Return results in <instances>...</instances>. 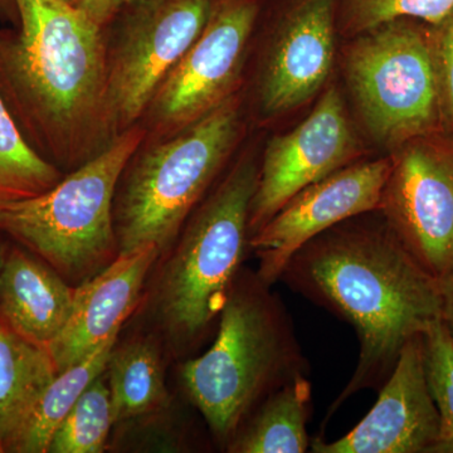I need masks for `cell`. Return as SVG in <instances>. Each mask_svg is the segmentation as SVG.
<instances>
[{
  "label": "cell",
  "instance_id": "83f0119b",
  "mask_svg": "<svg viewBox=\"0 0 453 453\" xmlns=\"http://www.w3.org/2000/svg\"><path fill=\"white\" fill-rule=\"evenodd\" d=\"M5 250H7V246H4V243H2V241H0V266H2L3 257H4Z\"/></svg>",
  "mask_w": 453,
  "mask_h": 453
},
{
  "label": "cell",
  "instance_id": "ac0fdd59",
  "mask_svg": "<svg viewBox=\"0 0 453 453\" xmlns=\"http://www.w3.org/2000/svg\"><path fill=\"white\" fill-rule=\"evenodd\" d=\"M312 387L308 375L267 395L244 419L226 447L228 453H305L311 446L308 422Z\"/></svg>",
  "mask_w": 453,
  "mask_h": 453
},
{
  "label": "cell",
  "instance_id": "1f68e13d",
  "mask_svg": "<svg viewBox=\"0 0 453 453\" xmlns=\"http://www.w3.org/2000/svg\"><path fill=\"white\" fill-rule=\"evenodd\" d=\"M3 2H4V0H0V4H2Z\"/></svg>",
  "mask_w": 453,
  "mask_h": 453
},
{
  "label": "cell",
  "instance_id": "52a82bcc",
  "mask_svg": "<svg viewBox=\"0 0 453 453\" xmlns=\"http://www.w3.org/2000/svg\"><path fill=\"white\" fill-rule=\"evenodd\" d=\"M347 74L365 127L390 150L445 129L428 28L414 20H393L357 35Z\"/></svg>",
  "mask_w": 453,
  "mask_h": 453
},
{
  "label": "cell",
  "instance_id": "9a60e30c",
  "mask_svg": "<svg viewBox=\"0 0 453 453\" xmlns=\"http://www.w3.org/2000/svg\"><path fill=\"white\" fill-rule=\"evenodd\" d=\"M160 251L148 246L120 255L96 276L77 286L73 312L49 350L57 372L79 365L138 311L149 275Z\"/></svg>",
  "mask_w": 453,
  "mask_h": 453
},
{
  "label": "cell",
  "instance_id": "3957f363",
  "mask_svg": "<svg viewBox=\"0 0 453 453\" xmlns=\"http://www.w3.org/2000/svg\"><path fill=\"white\" fill-rule=\"evenodd\" d=\"M308 372L285 303L257 271L242 267L213 344L202 356L181 363L179 380L211 440L226 451L244 419L267 395Z\"/></svg>",
  "mask_w": 453,
  "mask_h": 453
},
{
  "label": "cell",
  "instance_id": "cb8c5ba5",
  "mask_svg": "<svg viewBox=\"0 0 453 453\" xmlns=\"http://www.w3.org/2000/svg\"><path fill=\"white\" fill-rule=\"evenodd\" d=\"M421 342L426 380L440 414L436 453H453V342L441 319L421 334Z\"/></svg>",
  "mask_w": 453,
  "mask_h": 453
},
{
  "label": "cell",
  "instance_id": "44dd1931",
  "mask_svg": "<svg viewBox=\"0 0 453 453\" xmlns=\"http://www.w3.org/2000/svg\"><path fill=\"white\" fill-rule=\"evenodd\" d=\"M62 178L61 172L23 139L0 97V210L49 192Z\"/></svg>",
  "mask_w": 453,
  "mask_h": 453
},
{
  "label": "cell",
  "instance_id": "4316f807",
  "mask_svg": "<svg viewBox=\"0 0 453 453\" xmlns=\"http://www.w3.org/2000/svg\"><path fill=\"white\" fill-rule=\"evenodd\" d=\"M441 296V321L445 325L453 342V268L438 279Z\"/></svg>",
  "mask_w": 453,
  "mask_h": 453
},
{
  "label": "cell",
  "instance_id": "4dcf8cb0",
  "mask_svg": "<svg viewBox=\"0 0 453 453\" xmlns=\"http://www.w3.org/2000/svg\"><path fill=\"white\" fill-rule=\"evenodd\" d=\"M0 453H4V449H3L2 445H0Z\"/></svg>",
  "mask_w": 453,
  "mask_h": 453
},
{
  "label": "cell",
  "instance_id": "4fadbf2b",
  "mask_svg": "<svg viewBox=\"0 0 453 453\" xmlns=\"http://www.w3.org/2000/svg\"><path fill=\"white\" fill-rule=\"evenodd\" d=\"M369 413L345 436L311 440L314 453H436L440 414L429 392L421 335L404 345Z\"/></svg>",
  "mask_w": 453,
  "mask_h": 453
},
{
  "label": "cell",
  "instance_id": "7c38bea8",
  "mask_svg": "<svg viewBox=\"0 0 453 453\" xmlns=\"http://www.w3.org/2000/svg\"><path fill=\"white\" fill-rule=\"evenodd\" d=\"M357 151L342 98L330 88L299 127L268 142L250 208V238L303 188L353 163Z\"/></svg>",
  "mask_w": 453,
  "mask_h": 453
},
{
  "label": "cell",
  "instance_id": "30bf717a",
  "mask_svg": "<svg viewBox=\"0 0 453 453\" xmlns=\"http://www.w3.org/2000/svg\"><path fill=\"white\" fill-rule=\"evenodd\" d=\"M259 14V0H216L195 43L160 83L148 112L172 135L232 96Z\"/></svg>",
  "mask_w": 453,
  "mask_h": 453
},
{
  "label": "cell",
  "instance_id": "8992f818",
  "mask_svg": "<svg viewBox=\"0 0 453 453\" xmlns=\"http://www.w3.org/2000/svg\"><path fill=\"white\" fill-rule=\"evenodd\" d=\"M145 131L134 125L49 192L0 210V232L55 268L73 288L120 256L113 202Z\"/></svg>",
  "mask_w": 453,
  "mask_h": 453
},
{
  "label": "cell",
  "instance_id": "5bb4252c",
  "mask_svg": "<svg viewBox=\"0 0 453 453\" xmlns=\"http://www.w3.org/2000/svg\"><path fill=\"white\" fill-rule=\"evenodd\" d=\"M336 18L338 0H292L259 79L265 115L296 109L323 88L333 68Z\"/></svg>",
  "mask_w": 453,
  "mask_h": 453
},
{
  "label": "cell",
  "instance_id": "7a4b0ae2",
  "mask_svg": "<svg viewBox=\"0 0 453 453\" xmlns=\"http://www.w3.org/2000/svg\"><path fill=\"white\" fill-rule=\"evenodd\" d=\"M258 170L246 155L217 180L149 275L139 306L149 325L144 330L172 359L192 357L219 326L249 251Z\"/></svg>",
  "mask_w": 453,
  "mask_h": 453
},
{
  "label": "cell",
  "instance_id": "5b68a950",
  "mask_svg": "<svg viewBox=\"0 0 453 453\" xmlns=\"http://www.w3.org/2000/svg\"><path fill=\"white\" fill-rule=\"evenodd\" d=\"M240 104L231 96L211 112L146 146L122 172L113 202L120 255L175 242L199 203L219 180L241 127Z\"/></svg>",
  "mask_w": 453,
  "mask_h": 453
},
{
  "label": "cell",
  "instance_id": "603a6c76",
  "mask_svg": "<svg viewBox=\"0 0 453 453\" xmlns=\"http://www.w3.org/2000/svg\"><path fill=\"white\" fill-rule=\"evenodd\" d=\"M453 16V0H338L340 26L359 35L398 19L419 20L431 27Z\"/></svg>",
  "mask_w": 453,
  "mask_h": 453
},
{
  "label": "cell",
  "instance_id": "484cf974",
  "mask_svg": "<svg viewBox=\"0 0 453 453\" xmlns=\"http://www.w3.org/2000/svg\"><path fill=\"white\" fill-rule=\"evenodd\" d=\"M124 4L125 0H82L80 8L104 28L111 22Z\"/></svg>",
  "mask_w": 453,
  "mask_h": 453
},
{
  "label": "cell",
  "instance_id": "e0dca14e",
  "mask_svg": "<svg viewBox=\"0 0 453 453\" xmlns=\"http://www.w3.org/2000/svg\"><path fill=\"white\" fill-rule=\"evenodd\" d=\"M165 357L162 342L148 330L121 344L118 340L105 369L115 425L174 403L165 383Z\"/></svg>",
  "mask_w": 453,
  "mask_h": 453
},
{
  "label": "cell",
  "instance_id": "f1b7e54d",
  "mask_svg": "<svg viewBox=\"0 0 453 453\" xmlns=\"http://www.w3.org/2000/svg\"><path fill=\"white\" fill-rule=\"evenodd\" d=\"M65 2L70 3V4L76 5V7H80V5H81L82 0H65Z\"/></svg>",
  "mask_w": 453,
  "mask_h": 453
},
{
  "label": "cell",
  "instance_id": "277c9868",
  "mask_svg": "<svg viewBox=\"0 0 453 453\" xmlns=\"http://www.w3.org/2000/svg\"><path fill=\"white\" fill-rule=\"evenodd\" d=\"M20 33L11 52L14 76L67 162L97 154L110 131L103 27L65 0H13Z\"/></svg>",
  "mask_w": 453,
  "mask_h": 453
},
{
  "label": "cell",
  "instance_id": "7402d4cb",
  "mask_svg": "<svg viewBox=\"0 0 453 453\" xmlns=\"http://www.w3.org/2000/svg\"><path fill=\"white\" fill-rule=\"evenodd\" d=\"M113 422L106 372L82 393L57 428L47 453H103L109 449Z\"/></svg>",
  "mask_w": 453,
  "mask_h": 453
},
{
  "label": "cell",
  "instance_id": "8fae6325",
  "mask_svg": "<svg viewBox=\"0 0 453 453\" xmlns=\"http://www.w3.org/2000/svg\"><path fill=\"white\" fill-rule=\"evenodd\" d=\"M390 157L351 163L303 188L249 241L258 276L273 286L292 256L316 235L360 214L380 210Z\"/></svg>",
  "mask_w": 453,
  "mask_h": 453
},
{
  "label": "cell",
  "instance_id": "f546056e",
  "mask_svg": "<svg viewBox=\"0 0 453 453\" xmlns=\"http://www.w3.org/2000/svg\"><path fill=\"white\" fill-rule=\"evenodd\" d=\"M134 2H136V0H125V4H130V3H134Z\"/></svg>",
  "mask_w": 453,
  "mask_h": 453
},
{
  "label": "cell",
  "instance_id": "d4e9b609",
  "mask_svg": "<svg viewBox=\"0 0 453 453\" xmlns=\"http://www.w3.org/2000/svg\"><path fill=\"white\" fill-rule=\"evenodd\" d=\"M429 46L440 98L441 119L453 131V16L428 28Z\"/></svg>",
  "mask_w": 453,
  "mask_h": 453
},
{
  "label": "cell",
  "instance_id": "d6986e66",
  "mask_svg": "<svg viewBox=\"0 0 453 453\" xmlns=\"http://www.w3.org/2000/svg\"><path fill=\"white\" fill-rule=\"evenodd\" d=\"M57 372L49 348L0 324V445L13 436Z\"/></svg>",
  "mask_w": 453,
  "mask_h": 453
},
{
  "label": "cell",
  "instance_id": "6da1fadb",
  "mask_svg": "<svg viewBox=\"0 0 453 453\" xmlns=\"http://www.w3.org/2000/svg\"><path fill=\"white\" fill-rule=\"evenodd\" d=\"M357 217L301 247L280 277L357 333L356 372L330 405L326 421L360 390L380 389L404 345L441 319L436 277L404 249L383 217L380 225H365Z\"/></svg>",
  "mask_w": 453,
  "mask_h": 453
},
{
  "label": "cell",
  "instance_id": "ba28073f",
  "mask_svg": "<svg viewBox=\"0 0 453 453\" xmlns=\"http://www.w3.org/2000/svg\"><path fill=\"white\" fill-rule=\"evenodd\" d=\"M214 3L136 0L120 9L118 42L107 56L106 109L111 133L129 129L145 113L166 74L201 35Z\"/></svg>",
  "mask_w": 453,
  "mask_h": 453
},
{
  "label": "cell",
  "instance_id": "2e32d148",
  "mask_svg": "<svg viewBox=\"0 0 453 453\" xmlns=\"http://www.w3.org/2000/svg\"><path fill=\"white\" fill-rule=\"evenodd\" d=\"M76 288L25 247L5 250L0 266V324L49 348L73 312Z\"/></svg>",
  "mask_w": 453,
  "mask_h": 453
},
{
  "label": "cell",
  "instance_id": "9c48e42d",
  "mask_svg": "<svg viewBox=\"0 0 453 453\" xmlns=\"http://www.w3.org/2000/svg\"><path fill=\"white\" fill-rule=\"evenodd\" d=\"M390 163L378 211L413 258L441 279L453 268V131L404 142Z\"/></svg>",
  "mask_w": 453,
  "mask_h": 453
},
{
  "label": "cell",
  "instance_id": "ffe728a7",
  "mask_svg": "<svg viewBox=\"0 0 453 453\" xmlns=\"http://www.w3.org/2000/svg\"><path fill=\"white\" fill-rule=\"evenodd\" d=\"M118 340L119 336L107 340L81 363L58 372L26 422L5 442L4 452L47 453L57 428L89 384L105 372Z\"/></svg>",
  "mask_w": 453,
  "mask_h": 453
}]
</instances>
